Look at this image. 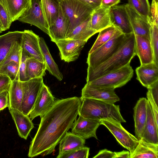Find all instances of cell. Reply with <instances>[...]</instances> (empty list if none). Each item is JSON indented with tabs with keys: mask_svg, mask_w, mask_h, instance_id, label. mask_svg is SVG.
Instances as JSON below:
<instances>
[{
	"mask_svg": "<svg viewBox=\"0 0 158 158\" xmlns=\"http://www.w3.org/2000/svg\"><path fill=\"white\" fill-rule=\"evenodd\" d=\"M82 103L74 97L55 101L52 107L42 117L37 132L31 142L28 156H44L54 152L56 146L71 128Z\"/></svg>",
	"mask_w": 158,
	"mask_h": 158,
	"instance_id": "cell-1",
	"label": "cell"
},
{
	"mask_svg": "<svg viewBox=\"0 0 158 158\" xmlns=\"http://www.w3.org/2000/svg\"><path fill=\"white\" fill-rule=\"evenodd\" d=\"M126 34L120 47L111 57L94 67L87 68L86 83L130 64L136 55L135 36L133 32Z\"/></svg>",
	"mask_w": 158,
	"mask_h": 158,
	"instance_id": "cell-2",
	"label": "cell"
},
{
	"mask_svg": "<svg viewBox=\"0 0 158 158\" xmlns=\"http://www.w3.org/2000/svg\"><path fill=\"white\" fill-rule=\"evenodd\" d=\"M81 100L79 115L99 121L107 120L126 122L120 113L119 105L91 98H84Z\"/></svg>",
	"mask_w": 158,
	"mask_h": 158,
	"instance_id": "cell-3",
	"label": "cell"
},
{
	"mask_svg": "<svg viewBox=\"0 0 158 158\" xmlns=\"http://www.w3.org/2000/svg\"><path fill=\"white\" fill-rule=\"evenodd\" d=\"M118 29L108 41L92 53L88 54L86 63L88 68L94 67L111 57L119 48L126 37Z\"/></svg>",
	"mask_w": 158,
	"mask_h": 158,
	"instance_id": "cell-4",
	"label": "cell"
},
{
	"mask_svg": "<svg viewBox=\"0 0 158 158\" xmlns=\"http://www.w3.org/2000/svg\"><path fill=\"white\" fill-rule=\"evenodd\" d=\"M60 3L69 21L67 38L74 28L91 16L94 10L79 0H66Z\"/></svg>",
	"mask_w": 158,
	"mask_h": 158,
	"instance_id": "cell-5",
	"label": "cell"
},
{
	"mask_svg": "<svg viewBox=\"0 0 158 158\" xmlns=\"http://www.w3.org/2000/svg\"><path fill=\"white\" fill-rule=\"evenodd\" d=\"M133 74L134 70L129 64L86 83L96 86L112 87L115 89L125 85L131 80Z\"/></svg>",
	"mask_w": 158,
	"mask_h": 158,
	"instance_id": "cell-6",
	"label": "cell"
},
{
	"mask_svg": "<svg viewBox=\"0 0 158 158\" xmlns=\"http://www.w3.org/2000/svg\"><path fill=\"white\" fill-rule=\"evenodd\" d=\"M100 125L106 127L123 147L132 153L139 142L136 137L127 131L121 125V123L115 121L101 120Z\"/></svg>",
	"mask_w": 158,
	"mask_h": 158,
	"instance_id": "cell-7",
	"label": "cell"
},
{
	"mask_svg": "<svg viewBox=\"0 0 158 158\" xmlns=\"http://www.w3.org/2000/svg\"><path fill=\"white\" fill-rule=\"evenodd\" d=\"M23 89L22 112L29 115L36 99L44 84L43 77L34 78L21 81Z\"/></svg>",
	"mask_w": 158,
	"mask_h": 158,
	"instance_id": "cell-8",
	"label": "cell"
},
{
	"mask_svg": "<svg viewBox=\"0 0 158 158\" xmlns=\"http://www.w3.org/2000/svg\"><path fill=\"white\" fill-rule=\"evenodd\" d=\"M86 42L67 38L57 40L54 43L59 48L61 59L69 63L78 58Z\"/></svg>",
	"mask_w": 158,
	"mask_h": 158,
	"instance_id": "cell-9",
	"label": "cell"
},
{
	"mask_svg": "<svg viewBox=\"0 0 158 158\" xmlns=\"http://www.w3.org/2000/svg\"><path fill=\"white\" fill-rule=\"evenodd\" d=\"M112 87L96 86L86 83L81 90V99L88 98L114 104L119 98Z\"/></svg>",
	"mask_w": 158,
	"mask_h": 158,
	"instance_id": "cell-10",
	"label": "cell"
},
{
	"mask_svg": "<svg viewBox=\"0 0 158 158\" xmlns=\"http://www.w3.org/2000/svg\"><path fill=\"white\" fill-rule=\"evenodd\" d=\"M18 20L34 25L49 35V26L42 9L40 0H31V7Z\"/></svg>",
	"mask_w": 158,
	"mask_h": 158,
	"instance_id": "cell-11",
	"label": "cell"
},
{
	"mask_svg": "<svg viewBox=\"0 0 158 158\" xmlns=\"http://www.w3.org/2000/svg\"><path fill=\"white\" fill-rule=\"evenodd\" d=\"M79 116L73 123L71 132L85 140L91 137L98 139L96 132L100 125V121Z\"/></svg>",
	"mask_w": 158,
	"mask_h": 158,
	"instance_id": "cell-12",
	"label": "cell"
},
{
	"mask_svg": "<svg viewBox=\"0 0 158 158\" xmlns=\"http://www.w3.org/2000/svg\"><path fill=\"white\" fill-rule=\"evenodd\" d=\"M55 101L49 88L44 84L29 115L31 120L44 116L53 106Z\"/></svg>",
	"mask_w": 158,
	"mask_h": 158,
	"instance_id": "cell-13",
	"label": "cell"
},
{
	"mask_svg": "<svg viewBox=\"0 0 158 158\" xmlns=\"http://www.w3.org/2000/svg\"><path fill=\"white\" fill-rule=\"evenodd\" d=\"M40 37L32 30L23 31L21 46L29 57H33L42 62L45 61L39 44Z\"/></svg>",
	"mask_w": 158,
	"mask_h": 158,
	"instance_id": "cell-14",
	"label": "cell"
},
{
	"mask_svg": "<svg viewBox=\"0 0 158 158\" xmlns=\"http://www.w3.org/2000/svg\"><path fill=\"white\" fill-rule=\"evenodd\" d=\"M110 16L112 25L124 34L133 32L125 5L111 7Z\"/></svg>",
	"mask_w": 158,
	"mask_h": 158,
	"instance_id": "cell-15",
	"label": "cell"
},
{
	"mask_svg": "<svg viewBox=\"0 0 158 158\" xmlns=\"http://www.w3.org/2000/svg\"><path fill=\"white\" fill-rule=\"evenodd\" d=\"M125 5L133 31L135 35L145 36L150 40V21L140 15L128 4Z\"/></svg>",
	"mask_w": 158,
	"mask_h": 158,
	"instance_id": "cell-16",
	"label": "cell"
},
{
	"mask_svg": "<svg viewBox=\"0 0 158 158\" xmlns=\"http://www.w3.org/2000/svg\"><path fill=\"white\" fill-rule=\"evenodd\" d=\"M69 25V19L60 4L57 17L49 27V36L51 41L54 42L57 40L65 38Z\"/></svg>",
	"mask_w": 158,
	"mask_h": 158,
	"instance_id": "cell-17",
	"label": "cell"
},
{
	"mask_svg": "<svg viewBox=\"0 0 158 158\" xmlns=\"http://www.w3.org/2000/svg\"><path fill=\"white\" fill-rule=\"evenodd\" d=\"M147 99L139 98L133 108L135 136L139 140L141 138L147 116Z\"/></svg>",
	"mask_w": 158,
	"mask_h": 158,
	"instance_id": "cell-18",
	"label": "cell"
},
{
	"mask_svg": "<svg viewBox=\"0 0 158 158\" xmlns=\"http://www.w3.org/2000/svg\"><path fill=\"white\" fill-rule=\"evenodd\" d=\"M135 72L137 79L147 88L158 81V65L154 62L141 64Z\"/></svg>",
	"mask_w": 158,
	"mask_h": 158,
	"instance_id": "cell-19",
	"label": "cell"
},
{
	"mask_svg": "<svg viewBox=\"0 0 158 158\" xmlns=\"http://www.w3.org/2000/svg\"><path fill=\"white\" fill-rule=\"evenodd\" d=\"M110 8L101 5L93 11L90 16L91 26L97 33L112 25L110 16Z\"/></svg>",
	"mask_w": 158,
	"mask_h": 158,
	"instance_id": "cell-20",
	"label": "cell"
},
{
	"mask_svg": "<svg viewBox=\"0 0 158 158\" xmlns=\"http://www.w3.org/2000/svg\"><path fill=\"white\" fill-rule=\"evenodd\" d=\"M9 112L15 124L19 136L27 139L34 125L29 115L15 109L9 110Z\"/></svg>",
	"mask_w": 158,
	"mask_h": 158,
	"instance_id": "cell-21",
	"label": "cell"
},
{
	"mask_svg": "<svg viewBox=\"0 0 158 158\" xmlns=\"http://www.w3.org/2000/svg\"><path fill=\"white\" fill-rule=\"evenodd\" d=\"M136 55L141 64L153 62V55L150 40L142 36L135 35Z\"/></svg>",
	"mask_w": 158,
	"mask_h": 158,
	"instance_id": "cell-22",
	"label": "cell"
},
{
	"mask_svg": "<svg viewBox=\"0 0 158 158\" xmlns=\"http://www.w3.org/2000/svg\"><path fill=\"white\" fill-rule=\"evenodd\" d=\"M147 108L146 121L141 139L148 142L158 144V126L156 124L149 102L148 100Z\"/></svg>",
	"mask_w": 158,
	"mask_h": 158,
	"instance_id": "cell-23",
	"label": "cell"
},
{
	"mask_svg": "<svg viewBox=\"0 0 158 158\" xmlns=\"http://www.w3.org/2000/svg\"><path fill=\"white\" fill-rule=\"evenodd\" d=\"M13 22L18 20L30 9L31 0H2Z\"/></svg>",
	"mask_w": 158,
	"mask_h": 158,
	"instance_id": "cell-24",
	"label": "cell"
},
{
	"mask_svg": "<svg viewBox=\"0 0 158 158\" xmlns=\"http://www.w3.org/2000/svg\"><path fill=\"white\" fill-rule=\"evenodd\" d=\"M158 144L145 141L141 138L130 158H158Z\"/></svg>",
	"mask_w": 158,
	"mask_h": 158,
	"instance_id": "cell-25",
	"label": "cell"
},
{
	"mask_svg": "<svg viewBox=\"0 0 158 158\" xmlns=\"http://www.w3.org/2000/svg\"><path fill=\"white\" fill-rule=\"evenodd\" d=\"M23 31H9L0 35V64L5 59L14 44L21 40Z\"/></svg>",
	"mask_w": 158,
	"mask_h": 158,
	"instance_id": "cell-26",
	"label": "cell"
},
{
	"mask_svg": "<svg viewBox=\"0 0 158 158\" xmlns=\"http://www.w3.org/2000/svg\"><path fill=\"white\" fill-rule=\"evenodd\" d=\"M8 92L9 110L15 109L22 112L21 105L23 98L22 82L19 79L11 81Z\"/></svg>",
	"mask_w": 158,
	"mask_h": 158,
	"instance_id": "cell-27",
	"label": "cell"
},
{
	"mask_svg": "<svg viewBox=\"0 0 158 158\" xmlns=\"http://www.w3.org/2000/svg\"><path fill=\"white\" fill-rule=\"evenodd\" d=\"M39 44L46 64V69L59 81H61L63 78V74L52 56L44 39L42 37H40Z\"/></svg>",
	"mask_w": 158,
	"mask_h": 158,
	"instance_id": "cell-28",
	"label": "cell"
},
{
	"mask_svg": "<svg viewBox=\"0 0 158 158\" xmlns=\"http://www.w3.org/2000/svg\"><path fill=\"white\" fill-rule=\"evenodd\" d=\"M85 142V139L71 132L67 131L59 142V151L57 156L67 152L84 147Z\"/></svg>",
	"mask_w": 158,
	"mask_h": 158,
	"instance_id": "cell-29",
	"label": "cell"
},
{
	"mask_svg": "<svg viewBox=\"0 0 158 158\" xmlns=\"http://www.w3.org/2000/svg\"><path fill=\"white\" fill-rule=\"evenodd\" d=\"M90 16L74 28L67 38L87 42L90 38L97 33V32L91 27Z\"/></svg>",
	"mask_w": 158,
	"mask_h": 158,
	"instance_id": "cell-30",
	"label": "cell"
},
{
	"mask_svg": "<svg viewBox=\"0 0 158 158\" xmlns=\"http://www.w3.org/2000/svg\"><path fill=\"white\" fill-rule=\"evenodd\" d=\"M40 2L45 18L49 27L57 17L60 3L57 0H40Z\"/></svg>",
	"mask_w": 158,
	"mask_h": 158,
	"instance_id": "cell-31",
	"label": "cell"
},
{
	"mask_svg": "<svg viewBox=\"0 0 158 158\" xmlns=\"http://www.w3.org/2000/svg\"><path fill=\"white\" fill-rule=\"evenodd\" d=\"M27 74L29 80L43 77L46 70L45 62L28 57L26 61Z\"/></svg>",
	"mask_w": 158,
	"mask_h": 158,
	"instance_id": "cell-32",
	"label": "cell"
},
{
	"mask_svg": "<svg viewBox=\"0 0 158 158\" xmlns=\"http://www.w3.org/2000/svg\"><path fill=\"white\" fill-rule=\"evenodd\" d=\"M128 1V4L134 10L148 21L152 20L151 6L148 0Z\"/></svg>",
	"mask_w": 158,
	"mask_h": 158,
	"instance_id": "cell-33",
	"label": "cell"
},
{
	"mask_svg": "<svg viewBox=\"0 0 158 158\" xmlns=\"http://www.w3.org/2000/svg\"><path fill=\"white\" fill-rule=\"evenodd\" d=\"M117 28L113 25L99 32L95 41L89 52L90 54L108 41L113 35Z\"/></svg>",
	"mask_w": 158,
	"mask_h": 158,
	"instance_id": "cell-34",
	"label": "cell"
},
{
	"mask_svg": "<svg viewBox=\"0 0 158 158\" xmlns=\"http://www.w3.org/2000/svg\"><path fill=\"white\" fill-rule=\"evenodd\" d=\"M21 42V40L14 44L4 60L0 64V66L12 62L19 64L22 50Z\"/></svg>",
	"mask_w": 158,
	"mask_h": 158,
	"instance_id": "cell-35",
	"label": "cell"
},
{
	"mask_svg": "<svg viewBox=\"0 0 158 158\" xmlns=\"http://www.w3.org/2000/svg\"><path fill=\"white\" fill-rule=\"evenodd\" d=\"M19 64L12 62L0 66V75L8 77L11 81L19 79Z\"/></svg>",
	"mask_w": 158,
	"mask_h": 158,
	"instance_id": "cell-36",
	"label": "cell"
},
{
	"mask_svg": "<svg viewBox=\"0 0 158 158\" xmlns=\"http://www.w3.org/2000/svg\"><path fill=\"white\" fill-rule=\"evenodd\" d=\"M150 43L152 50L153 62L158 65V25L150 21Z\"/></svg>",
	"mask_w": 158,
	"mask_h": 158,
	"instance_id": "cell-37",
	"label": "cell"
},
{
	"mask_svg": "<svg viewBox=\"0 0 158 158\" xmlns=\"http://www.w3.org/2000/svg\"><path fill=\"white\" fill-rule=\"evenodd\" d=\"M89 148L83 147L76 148L57 156V158H88L89 156Z\"/></svg>",
	"mask_w": 158,
	"mask_h": 158,
	"instance_id": "cell-38",
	"label": "cell"
},
{
	"mask_svg": "<svg viewBox=\"0 0 158 158\" xmlns=\"http://www.w3.org/2000/svg\"><path fill=\"white\" fill-rule=\"evenodd\" d=\"M0 20L5 31L9 29L13 21L6 6L0 0Z\"/></svg>",
	"mask_w": 158,
	"mask_h": 158,
	"instance_id": "cell-39",
	"label": "cell"
},
{
	"mask_svg": "<svg viewBox=\"0 0 158 158\" xmlns=\"http://www.w3.org/2000/svg\"><path fill=\"white\" fill-rule=\"evenodd\" d=\"M29 57L23 50H21L19 64V79L21 81H25L29 80L27 74L26 61Z\"/></svg>",
	"mask_w": 158,
	"mask_h": 158,
	"instance_id": "cell-40",
	"label": "cell"
},
{
	"mask_svg": "<svg viewBox=\"0 0 158 158\" xmlns=\"http://www.w3.org/2000/svg\"><path fill=\"white\" fill-rule=\"evenodd\" d=\"M147 100L149 101L154 115L156 124L158 126V108L150 92L148 90L146 94Z\"/></svg>",
	"mask_w": 158,
	"mask_h": 158,
	"instance_id": "cell-41",
	"label": "cell"
},
{
	"mask_svg": "<svg viewBox=\"0 0 158 158\" xmlns=\"http://www.w3.org/2000/svg\"><path fill=\"white\" fill-rule=\"evenodd\" d=\"M152 23L158 25V0H152L150 8Z\"/></svg>",
	"mask_w": 158,
	"mask_h": 158,
	"instance_id": "cell-42",
	"label": "cell"
},
{
	"mask_svg": "<svg viewBox=\"0 0 158 158\" xmlns=\"http://www.w3.org/2000/svg\"><path fill=\"white\" fill-rule=\"evenodd\" d=\"M9 98L8 90H4L0 93V111L8 107Z\"/></svg>",
	"mask_w": 158,
	"mask_h": 158,
	"instance_id": "cell-43",
	"label": "cell"
},
{
	"mask_svg": "<svg viewBox=\"0 0 158 158\" xmlns=\"http://www.w3.org/2000/svg\"><path fill=\"white\" fill-rule=\"evenodd\" d=\"M157 105L158 104V81L147 88Z\"/></svg>",
	"mask_w": 158,
	"mask_h": 158,
	"instance_id": "cell-44",
	"label": "cell"
},
{
	"mask_svg": "<svg viewBox=\"0 0 158 158\" xmlns=\"http://www.w3.org/2000/svg\"><path fill=\"white\" fill-rule=\"evenodd\" d=\"M11 81L8 77L0 75V93L4 90H8Z\"/></svg>",
	"mask_w": 158,
	"mask_h": 158,
	"instance_id": "cell-45",
	"label": "cell"
},
{
	"mask_svg": "<svg viewBox=\"0 0 158 158\" xmlns=\"http://www.w3.org/2000/svg\"><path fill=\"white\" fill-rule=\"evenodd\" d=\"M114 152H113L106 149L100 150L98 153L93 157V158H113Z\"/></svg>",
	"mask_w": 158,
	"mask_h": 158,
	"instance_id": "cell-46",
	"label": "cell"
},
{
	"mask_svg": "<svg viewBox=\"0 0 158 158\" xmlns=\"http://www.w3.org/2000/svg\"><path fill=\"white\" fill-rule=\"evenodd\" d=\"M94 10L100 6L102 0H79Z\"/></svg>",
	"mask_w": 158,
	"mask_h": 158,
	"instance_id": "cell-47",
	"label": "cell"
},
{
	"mask_svg": "<svg viewBox=\"0 0 158 158\" xmlns=\"http://www.w3.org/2000/svg\"><path fill=\"white\" fill-rule=\"evenodd\" d=\"M120 0H102L101 5L109 8L117 5Z\"/></svg>",
	"mask_w": 158,
	"mask_h": 158,
	"instance_id": "cell-48",
	"label": "cell"
},
{
	"mask_svg": "<svg viewBox=\"0 0 158 158\" xmlns=\"http://www.w3.org/2000/svg\"><path fill=\"white\" fill-rule=\"evenodd\" d=\"M130 153L129 151L123 150L119 152H114L113 158H130Z\"/></svg>",
	"mask_w": 158,
	"mask_h": 158,
	"instance_id": "cell-49",
	"label": "cell"
},
{
	"mask_svg": "<svg viewBox=\"0 0 158 158\" xmlns=\"http://www.w3.org/2000/svg\"><path fill=\"white\" fill-rule=\"evenodd\" d=\"M4 31H5V30L0 20V33H1Z\"/></svg>",
	"mask_w": 158,
	"mask_h": 158,
	"instance_id": "cell-50",
	"label": "cell"
},
{
	"mask_svg": "<svg viewBox=\"0 0 158 158\" xmlns=\"http://www.w3.org/2000/svg\"><path fill=\"white\" fill-rule=\"evenodd\" d=\"M57 0L58 1V2H59V3H60L62 1H64L66 0Z\"/></svg>",
	"mask_w": 158,
	"mask_h": 158,
	"instance_id": "cell-51",
	"label": "cell"
}]
</instances>
